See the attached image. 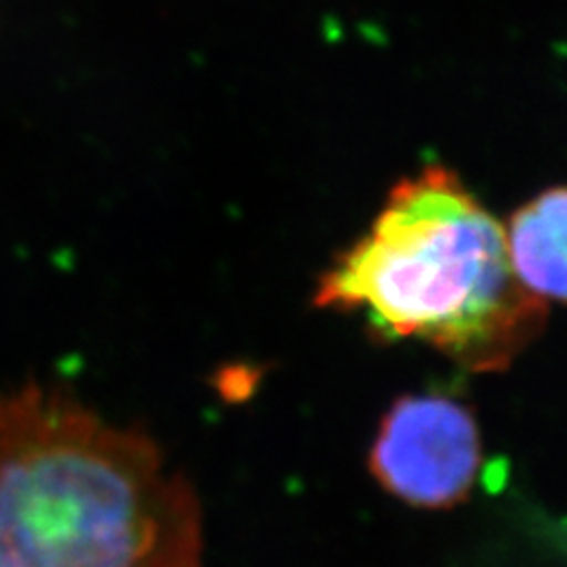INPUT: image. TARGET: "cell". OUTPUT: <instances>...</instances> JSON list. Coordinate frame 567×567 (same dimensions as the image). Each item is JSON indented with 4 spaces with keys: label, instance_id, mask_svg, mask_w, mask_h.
<instances>
[{
    "label": "cell",
    "instance_id": "obj_3",
    "mask_svg": "<svg viewBox=\"0 0 567 567\" xmlns=\"http://www.w3.org/2000/svg\"><path fill=\"white\" fill-rule=\"evenodd\" d=\"M483 461L481 425L466 402L412 393L388 406L367 464L379 487L402 504L450 511L468 499Z\"/></svg>",
    "mask_w": 567,
    "mask_h": 567
},
{
    "label": "cell",
    "instance_id": "obj_2",
    "mask_svg": "<svg viewBox=\"0 0 567 567\" xmlns=\"http://www.w3.org/2000/svg\"><path fill=\"white\" fill-rule=\"evenodd\" d=\"M312 303L358 312L377 339L425 343L473 374L508 369L548 319L511 268L502 223L440 164L390 189Z\"/></svg>",
    "mask_w": 567,
    "mask_h": 567
},
{
    "label": "cell",
    "instance_id": "obj_4",
    "mask_svg": "<svg viewBox=\"0 0 567 567\" xmlns=\"http://www.w3.org/2000/svg\"><path fill=\"white\" fill-rule=\"evenodd\" d=\"M504 235L523 287L544 303H567V185L548 187L523 204Z\"/></svg>",
    "mask_w": 567,
    "mask_h": 567
},
{
    "label": "cell",
    "instance_id": "obj_1",
    "mask_svg": "<svg viewBox=\"0 0 567 567\" xmlns=\"http://www.w3.org/2000/svg\"><path fill=\"white\" fill-rule=\"evenodd\" d=\"M204 516L156 442L58 388L0 393V567H202Z\"/></svg>",
    "mask_w": 567,
    "mask_h": 567
}]
</instances>
